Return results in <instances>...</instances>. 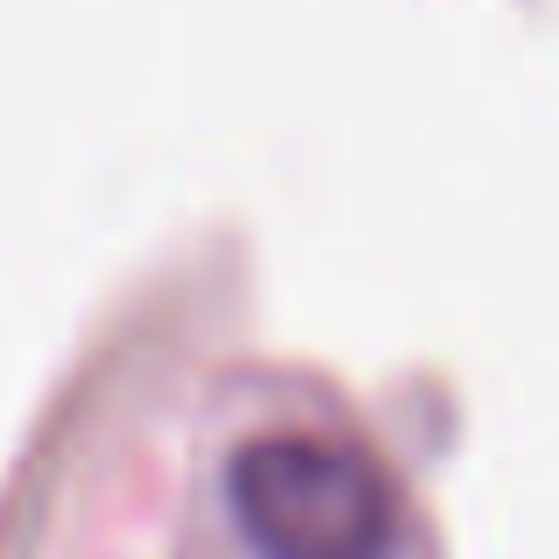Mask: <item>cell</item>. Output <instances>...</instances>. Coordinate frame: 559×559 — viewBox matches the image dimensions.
Masks as SVG:
<instances>
[{
    "instance_id": "6da1fadb",
    "label": "cell",
    "mask_w": 559,
    "mask_h": 559,
    "mask_svg": "<svg viewBox=\"0 0 559 559\" xmlns=\"http://www.w3.org/2000/svg\"><path fill=\"white\" fill-rule=\"evenodd\" d=\"M227 503L262 559H390L396 496L369 453L312 432H276L234 453Z\"/></svg>"
}]
</instances>
